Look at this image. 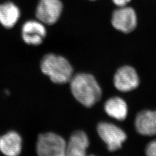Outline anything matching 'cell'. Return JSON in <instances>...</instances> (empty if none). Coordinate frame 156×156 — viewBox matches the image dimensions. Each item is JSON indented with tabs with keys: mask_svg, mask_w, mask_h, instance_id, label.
I'll list each match as a JSON object with an SVG mask.
<instances>
[{
	"mask_svg": "<svg viewBox=\"0 0 156 156\" xmlns=\"http://www.w3.org/2000/svg\"><path fill=\"white\" fill-rule=\"evenodd\" d=\"M69 82L73 97L83 106L91 107L100 100L102 90L92 75L78 73L73 76Z\"/></svg>",
	"mask_w": 156,
	"mask_h": 156,
	"instance_id": "6da1fadb",
	"label": "cell"
},
{
	"mask_svg": "<svg viewBox=\"0 0 156 156\" xmlns=\"http://www.w3.org/2000/svg\"><path fill=\"white\" fill-rule=\"evenodd\" d=\"M41 69L55 83H66L73 76V68L69 62L66 58L55 54H48L43 57Z\"/></svg>",
	"mask_w": 156,
	"mask_h": 156,
	"instance_id": "7a4b0ae2",
	"label": "cell"
},
{
	"mask_svg": "<svg viewBox=\"0 0 156 156\" xmlns=\"http://www.w3.org/2000/svg\"><path fill=\"white\" fill-rule=\"evenodd\" d=\"M66 144L62 136L54 133L40 134L36 146L37 153L41 156H66Z\"/></svg>",
	"mask_w": 156,
	"mask_h": 156,
	"instance_id": "3957f363",
	"label": "cell"
},
{
	"mask_svg": "<svg viewBox=\"0 0 156 156\" xmlns=\"http://www.w3.org/2000/svg\"><path fill=\"white\" fill-rule=\"evenodd\" d=\"M63 10L62 0H39L35 15L36 19L46 26H51L61 18Z\"/></svg>",
	"mask_w": 156,
	"mask_h": 156,
	"instance_id": "277c9868",
	"label": "cell"
},
{
	"mask_svg": "<svg viewBox=\"0 0 156 156\" xmlns=\"http://www.w3.org/2000/svg\"><path fill=\"white\" fill-rule=\"evenodd\" d=\"M112 26L123 33H129L136 28L138 24L136 12L133 7L127 5L117 7L111 17Z\"/></svg>",
	"mask_w": 156,
	"mask_h": 156,
	"instance_id": "5b68a950",
	"label": "cell"
},
{
	"mask_svg": "<svg viewBox=\"0 0 156 156\" xmlns=\"http://www.w3.org/2000/svg\"><path fill=\"white\" fill-rule=\"evenodd\" d=\"M97 129L98 135L106 144L108 149L110 151L120 149L127 139V135L123 129L112 123H100Z\"/></svg>",
	"mask_w": 156,
	"mask_h": 156,
	"instance_id": "8992f818",
	"label": "cell"
},
{
	"mask_svg": "<svg viewBox=\"0 0 156 156\" xmlns=\"http://www.w3.org/2000/svg\"><path fill=\"white\" fill-rule=\"evenodd\" d=\"M21 34L23 41L27 45H41L45 39L47 30L46 25L38 19H31L23 23Z\"/></svg>",
	"mask_w": 156,
	"mask_h": 156,
	"instance_id": "52a82bcc",
	"label": "cell"
},
{
	"mask_svg": "<svg viewBox=\"0 0 156 156\" xmlns=\"http://www.w3.org/2000/svg\"><path fill=\"white\" fill-rule=\"evenodd\" d=\"M115 87L122 92H128L135 89L139 85L140 79L134 68L124 66L119 68L113 79Z\"/></svg>",
	"mask_w": 156,
	"mask_h": 156,
	"instance_id": "ba28073f",
	"label": "cell"
},
{
	"mask_svg": "<svg viewBox=\"0 0 156 156\" xmlns=\"http://www.w3.org/2000/svg\"><path fill=\"white\" fill-rule=\"evenodd\" d=\"M22 15L20 7L12 1L0 3V24L5 28H13Z\"/></svg>",
	"mask_w": 156,
	"mask_h": 156,
	"instance_id": "9c48e42d",
	"label": "cell"
},
{
	"mask_svg": "<svg viewBox=\"0 0 156 156\" xmlns=\"http://www.w3.org/2000/svg\"><path fill=\"white\" fill-rule=\"evenodd\" d=\"M89 146L88 136L83 131L74 132L66 144V155L69 156H84L86 155Z\"/></svg>",
	"mask_w": 156,
	"mask_h": 156,
	"instance_id": "30bf717a",
	"label": "cell"
},
{
	"mask_svg": "<svg viewBox=\"0 0 156 156\" xmlns=\"http://www.w3.org/2000/svg\"><path fill=\"white\" fill-rule=\"evenodd\" d=\"M138 133L146 136L156 135V111H144L137 115L135 122Z\"/></svg>",
	"mask_w": 156,
	"mask_h": 156,
	"instance_id": "8fae6325",
	"label": "cell"
},
{
	"mask_svg": "<svg viewBox=\"0 0 156 156\" xmlns=\"http://www.w3.org/2000/svg\"><path fill=\"white\" fill-rule=\"evenodd\" d=\"M22 147V138L15 131L9 132L0 137V151L6 156L19 155Z\"/></svg>",
	"mask_w": 156,
	"mask_h": 156,
	"instance_id": "7c38bea8",
	"label": "cell"
},
{
	"mask_svg": "<svg viewBox=\"0 0 156 156\" xmlns=\"http://www.w3.org/2000/svg\"><path fill=\"white\" fill-rule=\"evenodd\" d=\"M104 109L108 115L120 121L125 120L128 113L126 102L122 98L117 97L106 101Z\"/></svg>",
	"mask_w": 156,
	"mask_h": 156,
	"instance_id": "4fadbf2b",
	"label": "cell"
},
{
	"mask_svg": "<svg viewBox=\"0 0 156 156\" xmlns=\"http://www.w3.org/2000/svg\"><path fill=\"white\" fill-rule=\"evenodd\" d=\"M146 153L147 156H156V140L151 142L147 145L146 149Z\"/></svg>",
	"mask_w": 156,
	"mask_h": 156,
	"instance_id": "5bb4252c",
	"label": "cell"
},
{
	"mask_svg": "<svg viewBox=\"0 0 156 156\" xmlns=\"http://www.w3.org/2000/svg\"><path fill=\"white\" fill-rule=\"evenodd\" d=\"M112 1L116 7H122L128 5L131 0H112Z\"/></svg>",
	"mask_w": 156,
	"mask_h": 156,
	"instance_id": "9a60e30c",
	"label": "cell"
},
{
	"mask_svg": "<svg viewBox=\"0 0 156 156\" xmlns=\"http://www.w3.org/2000/svg\"><path fill=\"white\" fill-rule=\"evenodd\" d=\"M88 1H97V0H88Z\"/></svg>",
	"mask_w": 156,
	"mask_h": 156,
	"instance_id": "2e32d148",
	"label": "cell"
}]
</instances>
